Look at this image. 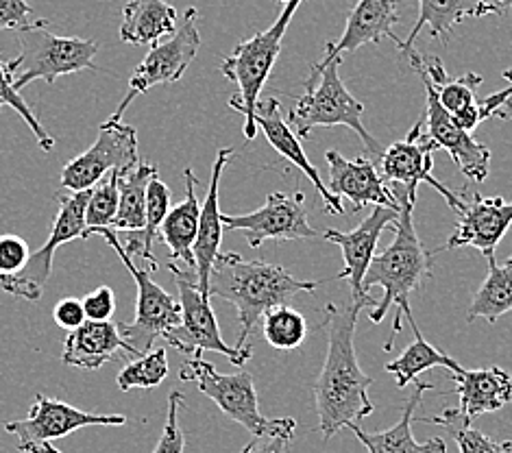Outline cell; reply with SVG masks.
<instances>
[{
	"label": "cell",
	"instance_id": "15",
	"mask_svg": "<svg viewBox=\"0 0 512 453\" xmlns=\"http://www.w3.org/2000/svg\"><path fill=\"white\" fill-rule=\"evenodd\" d=\"M434 151H436L434 144L428 140V136H425L423 131V118H419L417 125L410 129V133L404 140H399L393 146L384 149L382 177L384 181H393V183H399V186H404L406 197L412 203H417V190L421 183H428L430 188H434L445 199L449 210L460 214L467 207V203L462 201L458 192L449 190L445 183H441L432 175Z\"/></svg>",
	"mask_w": 512,
	"mask_h": 453
},
{
	"label": "cell",
	"instance_id": "29",
	"mask_svg": "<svg viewBox=\"0 0 512 453\" xmlns=\"http://www.w3.org/2000/svg\"><path fill=\"white\" fill-rule=\"evenodd\" d=\"M177 31V9L166 0H127L120 22V40L127 44H157Z\"/></svg>",
	"mask_w": 512,
	"mask_h": 453
},
{
	"label": "cell",
	"instance_id": "50",
	"mask_svg": "<svg viewBox=\"0 0 512 453\" xmlns=\"http://www.w3.org/2000/svg\"><path fill=\"white\" fill-rule=\"evenodd\" d=\"M275 3H282V5H288V3H292V0H275Z\"/></svg>",
	"mask_w": 512,
	"mask_h": 453
},
{
	"label": "cell",
	"instance_id": "3",
	"mask_svg": "<svg viewBox=\"0 0 512 453\" xmlns=\"http://www.w3.org/2000/svg\"><path fill=\"white\" fill-rule=\"evenodd\" d=\"M397 203H399V218L395 225V240L388 249L380 255L373 257L367 275L362 281V290L367 292L380 286L384 288L382 299L371 308V323H382L388 316V310L397 308L395 323H393V336L386 340L384 351L393 349V340L401 332V323L404 316H412L410 297L423 286V279L432 275V255L423 249V244L414 229V203L406 197L404 190H393Z\"/></svg>",
	"mask_w": 512,
	"mask_h": 453
},
{
	"label": "cell",
	"instance_id": "18",
	"mask_svg": "<svg viewBox=\"0 0 512 453\" xmlns=\"http://www.w3.org/2000/svg\"><path fill=\"white\" fill-rule=\"evenodd\" d=\"M397 218L399 207H375L356 229L347 231V234L336 229H327L321 234L327 242L338 244L340 251H343L345 268L336 275V279L349 281L351 299H369L367 292L362 290L364 275H367L373 262L382 231L388 225H397Z\"/></svg>",
	"mask_w": 512,
	"mask_h": 453
},
{
	"label": "cell",
	"instance_id": "5",
	"mask_svg": "<svg viewBox=\"0 0 512 453\" xmlns=\"http://www.w3.org/2000/svg\"><path fill=\"white\" fill-rule=\"evenodd\" d=\"M301 3L303 0H292V3L284 5L282 14L277 16L271 27L251 35L245 42H240L234 48V53L225 57L221 64L223 77L231 83H236L238 88V94L229 99V107L245 116L242 133H245L247 142L255 140V136H258L255 109H258V103L262 99V88L266 85L268 77H271L275 61L279 59V53H282L284 35Z\"/></svg>",
	"mask_w": 512,
	"mask_h": 453
},
{
	"label": "cell",
	"instance_id": "6",
	"mask_svg": "<svg viewBox=\"0 0 512 453\" xmlns=\"http://www.w3.org/2000/svg\"><path fill=\"white\" fill-rule=\"evenodd\" d=\"M20 53L7 61L16 92L27 88L35 79L53 85L59 77L75 75L81 70H99L94 57L99 44L94 40L66 38L48 29V22L38 18L16 31Z\"/></svg>",
	"mask_w": 512,
	"mask_h": 453
},
{
	"label": "cell",
	"instance_id": "7",
	"mask_svg": "<svg viewBox=\"0 0 512 453\" xmlns=\"http://www.w3.org/2000/svg\"><path fill=\"white\" fill-rule=\"evenodd\" d=\"M184 382L197 386L205 397H210L227 419L240 423L253 436H286L292 440L297 430L295 419H266L260 412V399L255 393L253 375L240 371L234 375H223L214 369V364L203 358H188L179 369Z\"/></svg>",
	"mask_w": 512,
	"mask_h": 453
},
{
	"label": "cell",
	"instance_id": "36",
	"mask_svg": "<svg viewBox=\"0 0 512 453\" xmlns=\"http://www.w3.org/2000/svg\"><path fill=\"white\" fill-rule=\"evenodd\" d=\"M168 371V353L166 349L157 347L123 366V371L116 377V384L123 393L133 388H155L168 377Z\"/></svg>",
	"mask_w": 512,
	"mask_h": 453
},
{
	"label": "cell",
	"instance_id": "23",
	"mask_svg": "<svg viewBox=\"0 0 512 453\" xmlns=\"http://www.w3.org/2000/svg\"><path fill=\"white\" fill-rule=\"evenodd\" d=\"M417 5V22H414L408 38L397 46L404 57L417 53L414 44H417L423 29H428L434 40L449 42L451 33L460 22L484 16H506L495 0H417Z\"/></svg>",
	"mask_w": 512,
	"mask_h": 453
},
{
	"label": "cell",
	"instance_id": "48",
	"mask_svg": "<svg viewBox=\"0 0 512 453\" xmlns=\"http://www.w3.org/2000/svg\"><path fill=\"white\" fill-rule=\"evenodd\" d=\"M499 447H502V453H512V440H506V443H502Z\"/></svg>",
	"mask_w": 512,
	"mask_h": 453
},
{
	"label": "cell",
	"instance_id": "1",
	"mask_svg": "<svg viewBox=\"0 0 512 453\" xmlns=\"http://www.w3.org/2000/svg\"><path fill=\"white\" fill-rule=\"evenodd\" d=\"M369 299H351L347 305L327 303L323 329L327 332V353L323 371L314 384L316 414L325 440L336 436L345 427L373 414L375 406L369 397L373 377L360 369L356 345L358 316L364 308H375Z\"/></svg>",
	"mask_w": 512,
	"mask_h": 453
},
{
	"label": "cell",
	"instance_id": "25",
	"mask_svg": "<svg viewBox=\"0 0 512 453\" xmlns=\"http://www.w3.org/2000/svg\"><path fill=\"white\" fill-rule=\"evenodd\" d=\"M136 355L138 353L129 347V342L120 336L118 323L112 321H85L75 332H68L64 340L62 362L66 366L85 371H99L116 355Z\"/></svg>",
	"mask_w": 512,
	"mask_h": 453
},
{
	"label": "cell",
	"instance_id": "20",
	"mask_svg": "<svg viewBox=\"0 0 512 453\" xmlns=\"http://www.w3.org/2000/svg\"><path fill=\"white\" fill-rule=\"evenodd\" d=\"M408 59L410 66L434 85L438 103H441L445 112L456 120V125L469 133L478 129L482 122V114L478 99H475V90H478V85H482L484 79L480 75H475V72H467V75H462L458 79H451L447 75L443 61L438 57L425 59L419 53H414Z\"/></svg>",
	"mask_w": 512,
	"mask_h": 453
},
{
	"label": "cell",
	"instance_id": "37",
	"mask_svg": "<svg viewBox=\"0 0 512 453\" xmlns=\"http://www.w3.org/2000/svg\"><path fill=\"white\" fill-rule=\"evenodd\" d=\"M120 170H112L107 173L90 192L88 207H85V229H96V227H109L112 229L114 218L118 214V203H120Z\"/></svg>",
	"mask_w": 512,
	"mask_h": 453
},
{
	"label": "cell",
	"instance_id": "28",
	"mask_svg": "<svg viewBox=\"0 0 512 453\" xmlns=\"http://www.w3.org/2000/svg\"><path fill=\"white\" fill-rule=\"evenodd\" d=\"M186 197L175 207H170L168 216L160 227V236L170 251L168 262L184 264L190 271H194V240L199 234V218H201V205L197 199V186L199 179L192 173V168H186Z\"/></svg>",
	"mask_w": 512,
	"mask_h": 453
},
{
	"label": "cell",
	"instance_id": "11",
	"mask_svg": "<svg viewBox=\"0 0 512 453\" xmlns=\"http://www.w3.org/2000/svg\"><path fill=\"white\" fill-rule=\"evenodd\" d=\"M197 22L199 11L194 7H188L181 27L170 35L166 42L153 44V48L146 53L138 68L133 70V75L129 79V92L114 112V120H123V114L127 112V107L136 96L146 94L151 88H157V85L177 83L186 75V70L190 68L194 57H197L201 46Z\"/></svg>",
	"mask_w": 512,
	"mask_h": 453
},
{
	"label": "cell",
	"instance_id": "24",
	"mask_svg": "<svg viewBox=\"0 0 512 453\" xmlns=\"http://www.w3.org/2000/svg\"><path fill=\"white\" fill-rule=\"evenodd\" d=\"M234 157V149H221L216 153L214 168H212V181L210 190H207L205 203L201 205V218H199V234L194 240V273L199 279L201 295L210 299V273L221 255V240H223V223H221V205H218V190H221V177L225 173L227 164Z\"/></svg>",
	"mask_w": 512,
	"mask_h": 453
},
{
	"label": "cell",
	"instance_id": "41",
	"mask_svg": "<svg viewBox=\"0 0 512 453\" xmlns=\"http://www.w3.org/2000/svg\"><path fill=\"white\" fill-rule=\"evenodd\" d=\"M81 303H83V310H85V316H88V321H96V323L112 321V316L116 312V295L109 286H101V288L88 292Z\"/></svg>",
	"mask_w": 512,
	"mask_h": 453
},
{
	"label": "cell",
	"instance_id": "14",
	"mask_svg": "<svg viewBox=\"0 0 512 453\" xmlns=\"http://www.w3.org/2000/svg\"><path fill=\"white\" fill-rule=\"evenodd\" d=\"M303 192H271L266 203L251 214H221V223L229 231H242L249 247L258 249L266 240H312L319 231L310 227Z\"/></svg>",
	"mask_w": 512,
	"mask_h": 453
},
{
	"label": "cell",
	"instance_id": "13",
	"mask_svg": "<svg viewBox=\"0 0 512 453\" xmlns=\"http://www.w3.org/2000/svg\"><path fill=\"white\" fill-rule=\"evenodd\" d=\"M125 423V414L83 412L66 401L35 395L29 414L5 423V432L18 438V451L35 453L42 445H53V440L66 438L83 427H116Z\"/></svg>",
	"mask_w": 512,
	"mask_h": 453
},
{
	"label": "cell",
	"instance_id": "19",
	"mask_svg": "<svg viewBox=\"0 0 512 453\" xmlns=\"http://www.w3.org/2000/svg\"><path fill=\"white\" fill-rule=\"evenodd\" d=\"M329 183L327 190L338 199H347L353 205V212L367 205L375 207H399L393 188L386 186L384 177L369 157L347 159L338 151H327Z\"/></svg>",
	"mask_w": 512,
	"mask_h": 453
},
{
	"label": "cell",
	"instance_id": "43",
	"mask_svg": "<svg viewBox=\"0 0 512 453\" xmlns=\"http://www.w3.org/2000/svg\"><path fill=\"white\" fill-rule=\"evenodd\" d=\"M53 318L59 327L66 329V332H75V329H79L85 321H88V316H85V310H83V303L79 299H72V297H66L55 305Z\"/></svg>",
	"mask_w": 512,
	"mask_h": 453
},
{
	"label": "cell",
	"instance_id": "46",
	"mask_svg": "<svg viewBox=\"0 0 512 453\" xmlns=\"http://www.w3.org/2000/svg\"><path fill=\"white\" fill-rule=\"evenodd\" d=\"M495 3L499 5V9L504 11V14H508V11L512 9V0H495Z\"/></svg>",
	"mask_w": 512,
	"mask_h": 453
},
{
	"label": "cell",
	"instance_id": "8",
	"mask_svg": "<svg viewBox=\"0 0 512 453\" xmlns=\"http://www.w3.org/2000/svg\"><path fill=\"white\" fill-rule=\"evenodd\" d=\"M88 236H103L109 247H112L120 262L125 264L127 271L131 273L133 281L138 286V297H136V318L131 323H120V336H123L129 347L138 353V358L144 353H149L155 345L157 338H164L170 329H175L181 325V305L179 301L168 295V292L153 281L151 273L153 271H144L133 257H129L123 249V242L118 240L116 231L109 227H96V229H85L83 238Z\"/></svg>",
	"mask_w": 512,
	"mask_h": 453
},
{
	"label": "cell",
	"instance_id": "38",
	"mask_svg": "<svg viewBox=\"0 0 512 453\" xmlns=\"http://www.w3.org/2000/svg\"><path fill=\"white\" fill-rule=\"evenodd\" d=\"M3 107H11L24 122H27V127L31 129L35 140H38V144L42 146V151L51 153L55 149V138L42 127V122L31 112V107L24 103L20 92H16L7 61L0 57V109Z\"/></svg>",
	"mask_w": 512,
	"mask_h": 453
},
{
	"label": "cell",
	"instance_id": "17",
	"mask_svg": "<svg viewBox=\"0 0 512 453\" xmlns=\"http://www.w3.org/2000/svg\"><path fill=\"white\" fill-rule=\"evenodd\" d=\"M512 225V203L502 197H482L480 192L471 194V203L458 214L454 234L449 236L441 251L471 247L478 249L486 260L495 257L499 242L508 234Z\"/></svg>",
	"mask_w": 512,
	"mask_h": 453
},
{
	"label": "cell",
	"instance_id": "26",
	"mask_svg": "<svg viewBox=\"0 0 512 453\" xmlns=\"http://www.w3.org/2000/svg\"><path fill=\"white\" fill-rule=\"evenodd\" d=\"M456 384L458 410L469 421L482 414L497 412L512 401V375L499 366H486V369L467 371L451 375Z\"/></svg>",
	"mask_w": 512,
	"mask_h": 453
},
{
	"label": "cell",
	"instance_id": "10",
	"mask_svg": "<svg viewBox=\"0 0 512 453\" xmlns=\"http://www.w3.org/2000/svg\"><path fill=\"white\" fill-rule=\"evenodd\" d=\"M90 192H66L57 194V218L51 227V236L44 242L40 251L31 253L24 271L11 277H0V288L7 295L24 301H40L44 295L46 281L51 279L53 257L62 244L70 240H81L85 234V207L90 201Z\"/></svg>",
	"mask_w": 512,
	"mask_h": 453
},
{
	"label": "cell",
	"instance_id": "45",
	"mask_svg": "<svg viewBox=\"0 0 512 453\" xmlns=\"http://www.w3.org/2000/svg\"><path fill=\"white\" fill-rule=\"evenodd\" d=\"M290 438L286 436H253L240 453H286Z\"/></svg>",
	"mask_w": 512,
	"mask_h": 453
},
{
	"label": "cell",
	"instance_id": "31",
	"mask_svg": "<svg viewBox=\"0 0 512 453\" xmlns=\"http://www.w3.org/2000/svg\"><path fill=\"white\" fill-rule=\"evenodd\" d=\"M408 325L412 327L414 332V342L410 347H406V351L399 355L397 360L388 362L386 364V373H390L395 377V382L399 388H406L410 382H414L421 373L434 369V366H445V369L454 373H460L462 366L454 360L449 358L447 353L438 351L432 342H428L423 338V334L419 332V325L414 321V316L406 318Z\"/></svg>",
	"mask_w": 512,
	"mask_h": 453
},
{
	"label": "cell",
	"instance_id": "33",
	"mask_svg": "<svg viewBox=\"0 0 512 453\" xmlns=\"http://www.w3.org/2000/svg\"><path fill=\"white\" fill-rule=\"evenodd\" d=\"M168 212H170V188L160 177H155L149 183V190H146L144 229L138 231V234H131L123 244V249L129 257H142V260L149 262L151 271H157V262L153 257V244L157 234H160V227L164 223V218L168 216Z\"/></svg>",
	"mask_w": 512,
	"mask_h": 453
},
{
	"label": "cell",
	"instance_id": "12",
	"mask_svg": "<svg viewBox=\"0 0 512 453\" xmlns=\"http://www.w3.org/2000/svg\"><path fill=\"white\" fill-rule=\"evenodd\" d=\"M138 131L123 120L109 118L103 122L94 144L62 168L59 186L66 192L92 190L107 173H127L138 166Z\"/></svg>",
	"mask_w": 512,
	"mask_h": 453
},
{
	"label": "cell",
	"instance_id": "49",
	"mask_svg": "<svg viewBox=\"0 0 512 453\" xmlns=\"http://www.w3.org/2000/svg\"><path fill=\"white\" fill-rule=\"evenodd\" d=\"M504 79L510 81V85H512V70H504Z\"/></svg>",
	"mask_w": 512,
	"mask_h": 453
},
{
	"label": "cell",
	"instance_id": "35",
	"mask_svg": "<svg viewBox=\"0 0 512 453\" xmlns=\"http://www.w3.org/2000/svg\"><path fill=\"white\" fill-rule=\"evenodd\" d=\"M419 421L443 427V430L456 440L460 453H502V447L484 432L475 430L471 421L458 408H447L438 416H423Z\"/></svg>",
	"mask_w": 512,
	"mask_h": 453
},
{
	"label": "cell",
	"instance_id": "9",
	"mask_svg": "<svg viewBox=\"0 0 512 453\" xmlns=\"http://www.w3.org/2000/svg\"><path fill=\"white\" fill-rule=\"evenodd\" d=\"M168 271L175 277L181 305V325L170 329L164 336L168 345L190 355V358H201L203 351H214L225 355V358H229L236 366H245L253 355L251 345L245 349H236L229 347L223 340L212 303L210 299L203 297L199 290L197 273L190 271V268H181L179 264L173 262H168Z\"/></svg>",
	"mask_w": 512,
	"mask_h": 453
},
{
	"label": "cell",
	"instance_id": "4",
	"mask_svg": "<svg viewBox=\"0 0 512 453\" xmlns=\"http://www.w3.org/2000/svg\"><path fill=\"white\" fill-rule=\"evenodd\" d=\"M340 66H343V57L312 66L310 77L303 83L306 94L299 96L292 105L288 125L299 140L310 138V133L319 127H347L362 140L364 149L382 159V144L362 125L364 105L353 99V94L340 79Z\"/></svg>",
	"mask_w": 512,
	"mask_h": 453
},
{
	"label": "cell",
	"instance_id": "42",
	"mask_svg": "<svg viewBox=\"0 0 512 453\" xmlns=\"http://www.w3.org/2000/svg\"><path fill=\"white\" fill-rule=\"evenodd\" d=\"M38 20L27 0H0V31H18Z\"/></svg>",
	"mask_w": 512,
	"mask_h": 453
},
{
	"label": "cell",
	"instance_id": "30",
	"mask_svg": "<svg viewBox=\"0 0 512 453\" xmlns=\"http://www.w3.org/2000/svg\"><path fill=\"white\" fill-rule=\"evenodd\" d=\"M157 177V166L149 162H138L127 173L120 175L118 190H120V203L118 214L112 223L114 231H129V234H138L144 229L146 223V190L149 183Z\"/></svg>",
	"mask_w": 512,
	"mask_h": 453
},
{
	"label": "cell",
	"instance_id": "34",
	"mask_svg": "<svg viewBox=\"0 0 512 453\" xmlns=\"http://www.w3.org/2000/svg\"><path fill=\"white\" fill-rule=\"evenodd\" d=\"M262 336L277 351L297 349L308 336V323L301 312L290 305L268 310L262 316Z\"/></svg>",
	"mask_w": 512,
	"mask_h": 453
},
{
	"label": "cell",
	"instance_id": "16",
	"mask_svg": "<svg viewBox=\"0 0 512 453\" xmlns=\"http://www.w3.org/2000/svg\"><path fill=\"white\" fill-rule=\"evenodd\" d=\"M425 88V116L423 118V131L428 140L434 144V149H443L454 159L458 170L465 175L469 181L482 183L489 177L491 170V151L489 146L478 142L473 138V133L465 131L456 125V120L451 118L445 109L438 103V96L434 85L419 75Z\"/></svg>",
	"mask_w": 512,
	"mask_h": 453
},
{
	"label": "cell",
	"instance_id": "40",
	"mask_svg": "<svg viewBox=\"0 0 512 453\" xmlns=\"http://www.w3.org/2000/svg\"><path fill=\"white\" fill-rule=\"evenodd\" d=\"M31 257L29 244L16 234L0 236V277H11L24 271Z\"/></svg>",
	"mask_w": 512,
	"mask_h": 453
},
{
	"label": "cell",
	"instance_id": "2",
	"mask_svg": "<svg viewBox=\"0 0 512 453\" xmlns=\"http://www.w3.org/2000/svg\"><path fill=\"white\" fill-rule=\"evenodd\" d=\"M334 279L306 281L290 275L282 266L245 260L238 253H221L210 273V299H225L238 310L240 334L236 349H245L255 325L268 310L286 305L299 292H312Z\"/></svg>",
	"mask_w": 512,
	"mask_h": 453
},
{
	"label": "cell",
	"instance_id": "44",
	"mask_svg": "<svg viewBox=\"0 0 512 453\" xmlns=\"http://www.w3.org/2000/svg\"><path fill=\"white\" fill-rule=\"evenodd\" d=\"M480 114H482V120L491 116L499 120H512V85L510 88H504L502 92L486 96L480 105Z\"/></svg>",
	"mask_w": 512,
	"mask_h": 453
},
{
	"label": "cell",
	"instance_id": "47",
	"mask_svg": "<svg viewBox=\"0 0 512 453\" xmlns=\"http://www.w3.org/2000/svg\"><path fill=\"white\" fill-rule=\"evenodd\" d=\"M35 453H62V451H59V449L53 447V445H42Z\"/></svg>",
	"mask_w": 512,
	"mask_h": 453
},
{
	"label": "cell",
	"instance_id": "39",
	"mask_svg": "<svg viewBox=\"0 0 512 453\" xmlns=\"http://www.w3.org/2000/svg\"><path fill=\"white\" fill-rule=\"evenodd\" d=\"M181 406H184V395H181L179 390H173L168 397V414H166V425L162 430V438L153 453H184L186 436H184V432H181V425H179V408Z\"/></svg>",
	"mask_w": 512,
	"mask_h": 453
},
{
	"label": "cell",
	"instance_id": "27",
	"mask_svg": "<svg viewBox=\"0 0 512 453\" xmlns=\"http://www.w3.org/2000/svg\"><path fill=\"white\" fill-rule=\"evenodd\" d=\"M428 390H434V384L417 382L404 410H401V419L384 432H364L358 423L349 425L347 430H351L353 436L360 440L367 453H447L443 438H430L428 443H417L412 434L414 410H417L423 393H428Z\"/></svg>",
	"mask_w": 512,
	"mask_h": 453
},
{
	"label": "cell",
	"instance_id": "21",
	"mask_svg": "<svg viewBox=\"0 0 512 453\" xmlns=\"http://www.w3.org/2000/svg\"><path fill=\"white\" fill-rule=\"evenodd\" d=\"M399 22V0H358L347 18L343 35L325 46L323 61L343 57V53H356L358 48L380 44L386 38L399 46L401 40L393 31Z\"/></svg>",
	"mask_w": 512,
	"mask_h": 453
},
{
	"label": "cell",
	"instance_id": "32",
	"mask_svg": "<svg viewBox=\"0 0 512 453\" xmlns=\"http://www.w3.org/2000/svg\"><path fill=\"white\" fill-rule=\"evenodd\" d=\"M486 262H489V275L475 292L467 310V321L473 323L475 318H486L493 325L504 314L512 312V255L502 266L497 264L495 257Z\"/></svg>",
	"mask_w": 512,
	"mask_h": 453
},
{
	"label": "cell",
	"instance_id": "22",
	"mask_svg": "<svg viewBox=\"0 0 512 453\" xmlns=\"http://www.w3.org/2000/svg\"><path fill=\"white\" fill-rule=\"evenodd\" d=\"M255 125H258L264 131L268 144H271L279 155L288 159L292 166H297L301 170V175H306L314 183L316 194L321 197L327 214H336V216L345 214L343 201L334 197V194L327 190V186L319 175V170L314 168V164L308 159L306 151H303L297 133L290 129V125L284 120L282 112H279V101L277 99H260L258 109H255Z\"/></svg>",
	"mask_w": 512,
	"mask_h": 453
}]
</instances>
